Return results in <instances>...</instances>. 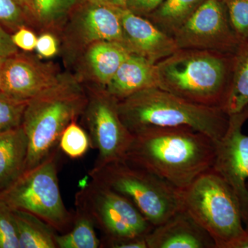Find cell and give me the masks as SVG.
Wrapping results in <instances>:
<instances>
[{
	"mask_svg": "<svg viewBox=\"0 0 248 248\" xmlns=\"http://www.w3.org/2000/svg\"><path fill=\"white\" fill-rule=\"evenodd\" d=\"M125 159L179 190L212 169L217 142L188 128H156L133 134Z\"/></svg>",
	"mask_w": 248,
	"mask_h": 248,
	"instance_id": "obj_1",
	"label": "cell"
},
{
	"mask_svg": "<svg viewBox=\"0 0 248 248\" xmlns=\"http://www.w3.org/2000/svg\"><path fill=\"white\" fill-rule=\"evenodd\" d=\"M121 120L132 134L156 128H188L219 141L229 115L221 108L188 102L159 87L118 100Z\"/></svg>",
	"mask_w": 248,
	"mask_h": 248,
	"instance_id": "obj_2",
	"label": "cell"
},
{
	"mask_svg": "<svg viewBox=\"0 0 248 248\" xmlns=\"http://www.w3.org/2000/svg\"><path fill=\"white\" fill-rule=\"evenodd\" d=\"M234 54L178 49L156 63L158 87L200 105L221 108L232 78Z\"/></svg>",
	"mask_w": 248,
	"mask_h": 248,
	"instance_id": "obj_3",
	"label": "cell"
},
{
	"mask_svg": "<svg viewBox=\"0 0 248 248\" xmlns=\"http://www.w3.org/2000/svg\"><path fill=\"white\" fill-rule=\"evenodd\" d=\"M88 94L77 80L62 77L28 103L22 127L29 142L26 169L35 167L58 148L65 128L82 115Z\"/></svg>",
	"mask_w": 248,
	"mask_h": 248,
	"instance_id": "obj_4",
	"label": "cell"
},
{
	"mask_svg": "<svg viewBox=\"0 0 248 248\" xmlns=\"http://www.w3.org/2000/svg\"><path fill=\"white\" fill-rule=\"evenodd\" d=\"M89 175L128 199L153 227L183 208L182 190L127 160L93 168Z\"/></svg>",
	"mask_w": 248,
	"mask_h": 248,
	"instance_id": "obj_5",
	"label": "cell"
},
{
	"mask_svg": "<svg viewBox=\"0 0 248 248\" xmlns=\"http://www.w3.org/2000/svg\"><path fill=\"white\" fill-rule=\"evenodd\" d=\"M183 208L211 236L217 248H230L246 230L239 201L213 169L182 190Z\"/></svg>",
	"mask_w": 248,
	"mask_h": 248,
	"instance_id": "obj_6",
	"label": "cell"
},
{
	"mask_svg": "<svg viewBox=\"0 0 248 248\" xmlns=\"http://www.w3.org/2000/svg\"><path fill=\"white\" fill-rule=\"evenodd\" d=\"M59 146L41 164L27 170L6 190L0 200L11 209L35 215L53 227L59 234L71 229L74 213L62 200L58 181Z\"/></svg>",
	"mask_w": 248,
	"mask_h": 248,
	"instance_id": "obj_7",
	"label": "cell"
},
{
	"mask_svg": "<svg viewBox=\"0 0 248 248\" xmlns=\"http://www.w3.org/2000/svg\"><path fill=\"white\" fill-rule=\"evenodd\" d=\"M76 205L102 232L101 241L146 236L154 228L128 199L93 179L76 194Z\"/></svg>",
	"mask_w": 248,
	"mask_h": 248,
	"instance_id": "obj_8",
	"label": "cell"
},
{
	"mask_svg": "<svg viewBox=\"0 0 248 248\" xmlns=\"http://www.w3.org/2000/svg\"><path fill=\"white\" fill-rule=\"evenodd\" d=\"M118 102L101 86L88 94L82 115L91 147L98 151L94 169L125 159L133 140V134L121 120Z\"/></svg>",
	"mask_w": 248,
	"mask_h": 248,
	"instance_id": "obj_9",
	"label": "cell"
},
{
	"mask_svg": "<svg viewBox=\"0 0 248 248\" xmlns=\"http://www.w3.org/2000/svg\"><path fill=\"white\" fill-rule=\"evenodd\" d=\"M178 48L235 54L241 45L222 0H205L172 36Z\"/></svg>",
	"mask_w": 248,
	"mask_h": 248,
	"instance_id": "obj_10",
	"label": "cell"
},
{
	"mask_svg": "<svg viewBox=\"0 0 248 248\" xmlns=\"http://www.w3.org/2000/svg\"><path fill=\"white\" fill-rule=\"evenodd\" d=\"M248 107L229 115L226 132L217 143L212 169L228 184L239 201L245 228L248 229V135L243 127Z\"/></svg>",
	"mask_w": 248,
	"mask_h": 248,
	"instance_id": "obj_11",
	"label": "cell"
},
{
	"mask_svg": "<svg viewBox=\"0 0 248 248\" xmlns=\"http://www.w3.org/2000/svg\"><path fill=\"white\" fill-rule=\"evenodd\" d=\"M62 76L54 67L24 54L6 58L1 91L22 100H30L58 82Z\"/></svg>",
	"mask_w": 248,
	"mask_h": 248,
	"instance_id": "obj_12",
	"label": "cell"
},
{
	"mask_svg": "<svg viewBox=\"0 0 248 248\" xmlns=\"http://www.w3.org/2000/svg\"><path fill=\"white\" fill-rule=\"evenodd\" d=\"M116 9L122 22L124 46L130 53L156 64L179 49L172 36L160 30L148 18L135 14L126 8Z\"/></svg>",
	"mask_w": 248,
	"mask_h": 248,
	"instance_id": "obj_13",
	"label": "cell"
},
{
	"mask_svg": "<svg viewBox=\"0 0 248 248\" xmlns=\"http://www.w3.org/2000/svg\"><path fill=\"white\" fill-rule=\"evenodd\" d=\"M148 248H217L208 232L184 208L146 236Z\"/></svg>",
	"mask_w": 248,
	"mask_h": 248,
	"instance_id": "obj_14",
	"label": "cell"
},
{
	"mask_svg": "<svg viewBox=\"0 0 248 248\" xmlns=\"http://www.w3.org/2000/svg\"><path fill=\"white\" fill-rule=\"evenodd\" d=\"M77 6L79 8H75V22L77 34L82 44L89 46L94 42L107 41L124 46L122 22L116 8L93 1Z\"/></svg>",
	"mask_w": 248,
	"mask_h": 248,
	"instance_id": "obj_15",
	"label": "cell"
},
{
	"mask_svg": "<svg viewBox=\"0 0 248 248\" xmlns=\"http://www.w3.org/2000/svg\"><path fill=\"white\" fill-rule=\"evenodd\" d=\"M158 87L156 64L130 53L104 89L118 100L143 90Z\"/></svg>",
	"mask_w": 248,
	"mask_h": 248,
	"instance_id": "obj_16",
	"label": "cell"
},
{
	"mask_svg": "<svg viewBox=\"0 0 248 248\" xmlns=\"http://www.w3.org/2000/svg\"><path fill=\"white\" fill-rule=\"evenodd\" d=\"M29 142L22 125L0 133V192L25 171Z\"/></svg>",
	"mask_w": 248,
	"mask_h": 248,
	"instance_id": "obj_17",
	"label": "cell"
},
{
	"mask_svg": "<svg viewBox=\"0 0 248 248\" xmlns=\"http://www.w3.org/2000/svg\"><path fill=\"white\" fill-rule=\"evenodd\" d=\"M130 53L117 42L103 41L89 46L86 62L101 87L107 86Z\"/></svg>",
	"mask_w": 248,
	"mask_h": 248,
	"instance_id": "obj_18",
	"label": "cell"
},
{
	"mask_svg": "<svg viewBox=\"0 0 248 248\" xmlns=\"http://www.w3.org/2000/svg\"><path fill=\"white\" fill-rule=\"evenodd\" d=\"M19 248H58V232L40 218L24 210L12 209Z\"/></svg>",
	"mask_w": 248,
	"mask_h": 248,
	"instance_id": "obj_19",
	"label": "cell"
},
{
	"mask_svg": "<svg viewBox=\"0 0 248 248\" xmlns=\"http://www.w3.org/2000/svg\"><path fill=\"white\" fill-rule=\"evenodd\" d=\"M205 1L165 0L158 9L146 18L160 30L172 37Z\"/></svg>",
	"mask_w": 248,
	"mask_h": 248,
	"instance_id": "obj_20",
	"label": "cell"
},
{
	"mask_svg": "<svg viewBox=\"0 0 248 248\" xmlns=\"http://www.w3.org/2000/svg\"><path fill=\"white\" fill-rule=\"evenodd\" d=\"M248 107V40L234 54L231 89L223 110L231 115Z\"/></svg>",
	"mask_w": 248,
	"mask_h": 248,
	"instance_id": "obj_21",
	"label": "cell"
},
{
	"mask_svg": "<svg viewBox=\"0 0 248 248\" xmlns=\"http://www.w3.org/2000/svg\"><path fill=\"white\" fill-rule=\"evenodd\" d=\"M93 220L82 209L76 207L71 229L56 236L58 248H98L102 241L98 238Z\"/></svg>",
	"mask_w": 248,
	"mask_h": 248,
	"instance_id": "obj_22",
	"label": "cell"
},
{
	"mask_svg": "<svg viewBox=\"0 0 248 248\" xmlns=\"http://www.w3.org/2000/svg\"><path fill=\"white\" fill-rule=\"evenodd\" d=\"M58 146L68 157L79 159L91 148V140L87 132L73 121L62 133Z\"/></svg>",
	"mask_w": 248,
	"mask_h": 248,
	"instance_id": "obj_23",
	"label": "cell"
},
{
	"mask_svg": "<svg viewBox=\"0 0 248 248\" xmlns=\"http://www.w3.org/2000/svg\"><path fill=\"white\" fill-rule=\"evenodd\" d=\"M78 2L79 0H32L34 19L41 24L50 25L66 17Z\"/></svg>",
	"mask_w": 248,
	"mask_h": 248,
	"instance_id": "obj_24",
	"label": "cell"
},
{
	"mask_svg": "<svg viewBox=\"0 0 248 248\" xmlns=\"http://www.w3.org/2000/svg\"><path fill=\"white\" fill-rule=\"evenodd\" d=\"M29 102L0 92V133L22 125Z\"/></svg>",
	"mask_w": 248,
	"mask_h": 248,
	"instance_id": "obj_25",
	"label": "cell"
},
{
	"mask_svg": "<svg viewBox=\"0 0 248 248\" xmlns=\"http://www.w3.org/2000/svg\"><path fill=\"white\" fill-rule=\"evenodd\" d=\"M228 19L241 43L248 40V0H223Z\"/></svg>",
	"mask_w": 248,
	"mask_h": 248,
	"instance_id": "obj_26",
	"label": "cell"
},
{
	"mask_svg": "<svg viewBox=\"0 0 248 248\" xmlns=\"http://www.w3.org/2000/svg\"><path fill=\"white\" fill-rule=\"evenodd\" d=\"M0 248H19L12 209L0 200Z\"/></svg>",
	"mask_w": 248,
	"mask_h": 248,
	"instance_id": "obj_27",
	"label": "cell"
},
{
	"mask_svg": "<svg viewBox=\"0 0 248 248\" xmlns=\"http://www.w3.org/2000/svg\"><path fill=\"white\" fill-rule=\"evenodd\" d=\"M30 17L15 0H0V24L12 31L26 27Z\"/></svg>",
	"mask_w": 248,
	"mask_h": 248,
	"instance_id": "obj_28",
	"label": "cell"
},
{
	"mask_svg": "<svg viewBox=\"0 0 248 248\" xmlns=\"http://www.w3.org/2000/svg\"><path fill=\"white\" fill-rule=\"evenodd\" d=\"M11 39L17 48L28 52L35 50L37 37L32 31L26 27H21L15 31L14 33L11 35Z\"/></svg>",
	"mask_w": 248,
	"mask_h": 248,
	"instance_id": "obj_29",
	"label": "cell"
},
{
	"mask_svg": "<svg viewBox=\"0 0 248 248\" xmlns=\"http://www.w3.org/2000/svg\"><path fill=\"white\" fill-rule=\"evenodd\" d=\"M165 0H130L125 8L134 14L146 17L158 9Z\"/></svg>",
	"mask_w": 248,
	"mask_h": 248,
	"instance_id": "obj_30",
	"label": "cell"
},
{
	"mask_svg": "<svg viewBox=\"0 0 248 248\" xmlns=\"http://www.w3.org/2000/svg\"><path fill=\"white\" fill-rule=\"evenodd\" d=\"M35 50L43 58L55 56L58 52V44L55 37L50 33H45L40 36L37 38Z\"/></svg>",
	"mask_w": 248,
	"mask_h": 248,
	"instance_id": "obj_31",
	"label": "cell"
},
{
	"mask_svg": "<svg viewBox=\"0 0 248 248\" xmlns=\"http://www.w3.org/2000/svg\"><path fill=\"white\" fill-rule=\"evenodd\" d=\"M101 248H148L146 236L125 239L102 241Z\"/></svg>",
	"mask_w": 248,
	"mask_h": 248,
	"instance_id": "obj_32",
	"label": "cell"
},
{
	"mask_svg": "<svg viewBox=\"0 0 248 248\" xmlns=\"http://www.w3.org/2000/svg\"><path fill=\"white\" fill-rule=\"evenodd\" d=\"M17 53L18 48L13 42L11 35L0 24V58H8Z\"/></svg>",
	"mask_w": 248,
	"mask_h": 248,
	"instance_id": "obj_33",
	"label": "cell"
},
{
	"mask_svg": "<svg viewBox=\"0 0 248 248\" xmlns=\"http://www.w3.org/2000/svg\"><path fill=\"white\" fill-rule=\"evenodd\" d=\"M230 248H248V229L246 228L237 239L233 241Z\"/></svg>",
	"mask_w": 248,
	"mask_h": 248,
	"instance_id": "obj_34",
	"label": "cell"
},
{
	"mask_svg": "<svg viewBox=\"0 0 248 248\" xmlns=\"http://www.w3.org/2000/svg\"><path fill=\"white\" fill-rule=\"evenodd\" d=\"M15 1L22 8L31 19H34L32 0H15Z\"/></svg>",
	"mask_w": 248,
	"mask_h": 248,
	"instance_id": "obj_35",
	"label": "cell"
},
{
	"mask_svg": "<svg viewBox=\"0 0 248 248\" xmlns=\"http://www.w3.org/2000/svg\"><path fill=\"white\" fill-rule=\"evenodd\" d=\"M99 4L107 5L115 8H125L130 0H91Z\"/></svg>",
	"mask_w": 248,
	"mask_h": 248,
	"instance_id": "obj_36",
	"label": "cell"
},
{
	"mask_svg": "<svg viewBox=\"0 0 248 248\" xmlns=\"http://www.w3.org/2000/svg\"><path fill=\"white\" fill-rule=\"evenodd\" d=\"M6 58H0V92L1 91L3 69H4V63L5 61H6Z\"/></svg>",
	"mask_w": 248,
	"mask_h": 248,
	"instance_id": "obj_37",
	"label": "cell"
},
{
	"mask_svg": "<svg viewBox=\"0 0 248 248\" xmlns=\"http://www.w3.org/2000/svg\"><path fill=\"white\" fill-rule=\"evenodd\" d=\"M91 1V0H79L78 4H84V3L87 2V1Z\"/></svg>",
	"mask_w": 248,
	"mask_h": 248,
	"instance_id": "obj_38",
	"label": "cell"
},
{
	"mask_svg": "<svg viewBox=\"0 0 248 248\" xmlns=\"http://www.w3.org/2000/svg\"></svg>",
	"mask_w": 248,
	"mask_h": 248,
	"instance_id": "obj_39",
	"label": "cell"
},
{
	"mask_svg": "<svg viewBox=\"0 0 248 248\" xmlns=\"http://www.w3.org/2000/svg\"><path fill=\"white\" fill-rule=\"evenodd\" d=\"M222 1H223V0H222Z\"/></svg>",
	"mask_w": 248,
	"mask_h": 248,
	"instance_id": "obj_40",
	"label": "cell"
}]
</instances>
